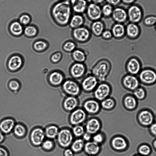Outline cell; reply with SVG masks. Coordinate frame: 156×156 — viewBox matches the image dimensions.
Wrapping results in <instances>:
<instances>
[{
    "label": "cell",
    "instance_id": "obj_1",
    "mask_svg": "<svg viewBox=\"0 0 156 156\" xmlns=\"http://www.w3.org/2000/svg\"><path fill=\"white\" fill-rule=\"evenodd\" d=\"M50 12L55 22L61 27L68 25L73 12L69 2L61 0L52 5Z\"/></svg>",
    "mask_w": 156,
    "mask_h": 156
},
{
    "label": "cell",
    "instance_id": "obj_2",
    "mask_svg": "<svg viewBox=\"0 0 156 156\" xmlns=\"http://www.w3.org/2000/svg\"><path fill=\"white\" fill-rule=\"evenodd\" d=\"M111 67V64L108 60L102 59L98 61L92 67L91 74L97 78L99 82L106 81Z\"/></svg>",
    "mask_w": 156,
    "mask_h": 156
},
{
    "label": "cell",
    "instance_id": "obj_3",
    "mask_svg": "<svg viewBox=\"0 0 156 156\" xmlns=\"http://www.w3.org/2000/svg\"><path fill=\"white\" fill-rule=\"evenodd\" d=\"M62 89L66 96L78 97L82 91L80 83L72 78L64 80L62 85Z\"/></svg>",
    "mask_w": 156,
    "mask_h": 156
},
{
    "label": "cell",
    "instance_id": "obj_4",
    "mask_svg": "<svg viewBox=\"0 0 156 156\" xmlns=\"http://www.w3.org/2000/svg\"><path fill=\"white\" fill-rule=\"evenodd\" d=\"M74 138L71 129L65 127L59 129L56 138L60 147L66 149L70 147Z\"/></svg>",
    "mask_w": 156,
    "mask_h": 156
},
{
    "label": "cell",
    "instance_id": "obj_5",
    "mask_svg": "<svg viewBox=\"0 0 156 156\" xmlns=\"http://www.w3.org/2000/svg\"><path fill=\"white\" fill-rule=\"evenodd\" d=\"M91 35L90 29L84 26L72 29L71 32L72 38L79 43H85L89 41Z\"/></svg>",
    "mask_w": 156,
    "mask_h": 156
},
{
    "label": "cell",
    "instance_id": "obj_6",
    "mask_svg": "<svg viewBox=\"0 0 156 156\" xmlns=\"http://www.w3.org/2000/svg\"><path fill=\"white\" fill-rule=\"evenodd\" d=\"M112 90V86L108 82H99L93 92L94 98L101 102L109 97Z\"/></svg>",
    "mask_w": 156,
    "mask_h": 156
},
{
    "label": "cell",
    "instance_id": "obj_7",
    "mask_svg": "<svg viewBox=\"0 0 156 156\" xmlns=\"http://www.w3.org/2000/svg\"><path fill=\"white\" fill-rule=\"evenodd\" d=\"M88 115L82 107H78L70 113L68 117L69 124L72 126L82 125L87 119Z\"/></svg>",
    "mask_w": 156,
    "mask_h": 156
},
{
    "label": "cell",
    "instance_id": "obj_8",
    "mask_svg": "<svg viewBox=\"0 0 156 156\" xmlns=\"http://www.w3.org/2000/svg\"><path fill=\"white\" fill-rule=\"evenodd\" d=\"M140 82L146 85H151L156 83V71L153 69L146 68L141 70L138 74Z\"/></svg>",
    "mask_w": 156,
    "mask_h": 156
},
{
    "label": "cell",
    "instance_id": "obj_9",
    "mask_svg": "<svg viewBox=\"0 0 156 156\" xmlns=\"http://www.w3.org/2000/svg\"><path fill=\"white\" fill-rule=\"evenodd\" d=\"M87 70V66L84 63L74 62L69 67V73L72 78L76 80L83 78Z\"/></svg>",
    "mask_w": 156,
    "mask_h": 156
},
{
    "label": "cell",
    "instance_id": "obj_10",
    "mask_svg": "<svg viewBox=\"0 0 156 156\" xmlns=\"http://www.w3.org/2000/svg\"><path fill=\"white\" fill-rule=\"evenodd\" d=\"M82 107L88 115H97L101 109L100 102L94 98L85 100L82 104Z\"/></svg>",
    "mask_w": 156,
    "mask_h": 156
},
{
    "label": "cell",
    "instance_id": "obj_11",
    "mask_svg": "<svg viewBox=\"0 0 156 156\" xmlns=\"http://www.w3.org/2000/svg\"><path fill=\"white\" fill-rule=\"evenodd\" d=\"M99 83L97 78L90 74L84 77L80 84L82 91L89 93L93 92Z\"/></svg>",
    "mask_w": 156,
    "mask_h": 156
},
{
    "label": "cell",
    "instance_id": "obj_12",
    "mask_svg": "<svg viewBox=\"0 0 156 156\" xmlns=\"http://www.w3.org/2000/svg\"><path fill=\"white\" fill-rule=\"evenodd\" d=\"M85 13L87 18L92 22L101 20L102 17L100 5L91 2L88 3Z\"/></svg>",
    "mask_w": 156,
    "mask_h": 156
},
{
    "label": "cell",
    "instance_id": "obj_13",
    "mask_svg": "<svg viewBox=\"0 0 156 156\" xmlns=\"http://www.w3.org/2000/svg\"><path fill=\"white\" fill-rule=\"evenodd\" d=\"M84 127L85 132L92 136L99 132L102 128V123L98 118L92 117L87 119Z\"/></svg>",
    "mask_w": 156,
    "mask_h": 156
},
{
    "label": "cell",
    "instance_id": "obj_14",
    "mask_svg": "<svg viewBox=\"0 0 156 156\" xmlns=\"http://www.w3.org/2000/svg\"><path fill=\"white\" fill-rule=\"evenodd\" d=\"M45 137L44 130L41 127H37L31 131L29 138L32 145L34 146L38 147L41 145Z\"/></svg>",
    "mask_w": 156,
    "mask_h": 156
},
{
    "label": "cell",
    "instance_id": "obj_15",
    "mask_svg": "<svg viewBox=\"0 0 156 156\" xmlns=\"http://www.w3.org/2000/svg\"><path fill=\"white\" fill-rule=\"evenodd\" d=\"M121 83L123 87L129 91H133L140 86L138 78L135 75L128 73L123 76Z\"/></svg>",
    "mask_w": 156,
    "mask_h": 156
},
{
    "label": "cell",
    "instance_id": "obj_16",
    "mask_svg": "<svg viewBox=\"0 0 156 156\" xmlns=\"http://www.w3.org/2000/svg\"><path fill=\"white\" fill-rule=\"evenodd\" d=\"M125 67L128 74L136 76L138 74L141 70V64L137 58L132 57L127 61Z\"/></svg>",
    "mask_w": 156,
    "mask_h": 156
},
{
    "label": "cell",
    "instance_id": "obj_17",
    "mask_svg": "<svg viewBox=\"0 0 156 156\" xmlns=\"http://www.w3.org/2000/svg\"><path fill=\"white\" fill-rule=\"evenodd\" d=\"M110 144L113 150L119 152L124 151L128 147V143L126 138L120 135H116L112 137Z\"/></svg>",
    "mask_w": 156,
    "mask_h": 156
},
{
    "label": "cell",
    "instance_id": "obj_18",
    "mask_svg": "<svg viewBox=\"0 0 156 156\" xmlns=\"http://www.w3.org/2000/svg\"><path fill=\"white\" fill-rule=\"evenodd\" d=\"M137 119L141 125L144 127H149L154 122V117L153 113L150 111L144 109L139 112Z\"/></svg>",
    "mask_w": 156,
    "mask_h": 156
},
{
    "label": "cell",
    "instance_id": "obj_19",
    "mask_svg": "<svg viewBox=\"0 0 156 156\" xmlns=\"http://www.w3.org/2000/svg\"><path fill=\"white\" fill-rule=\"evenodd\" d=\"M127 12L128 19L130 23H136L141 20L143 16L142 11L136 5H132L128 8Z\"/></svg>",
    "mask_w": 156,
    "mask_h": 156
},
{
    "label": "cell",
    "instance_id": "obj_20",
    "mask_svg": "<svg viewBox=\"0 0 156 156\" xmlns=\"http://www.w3.org/2000/svg\"><path fill=\"white\" fill-rule=\"evenodd\" d=\"M79 104L77 97L66 96L63 101L62 107L65 111L70 113L79 107Z\"/></svg>",
    "mask_w": 156,
    "mask_h": 156
},
{
    "label": "cell",
    "instance_id": "obj_21",
    "mask_svg": "<svg viewBox=\"0 0 156 156\" xmlns=\"http://www.w3.org/2000/svg\"><path fill=\"white\" fill-rule=\"evenodd\" d=\"M111 17L115 23L123 24L128 19L127 12L122 7H114Z\"/></svg>",
    "mask_w": 156,
    "mask_h": 156
},
{
    "label": "cell",
    "instance_id": "obj_22",
    "mask_svg": "<svg viewBox=\"0 0 156 156\" xmlns=\"http://www.w3.org/2000/svg\"><path fill=\"white\" fill-rule=\"evenodd\" d=\"M69 2L73 12L81 14L85 13L88 4L87 0H71Z\"/></svg>",
    "mask_w": 156,
    "mask_h": 156
},
{
    "label": "cell",
    "instance_id": "obj_23",
    "mask_svg": "<svg viewBox=\"0 0 156 156\" xmlns=\"http://www.w3.org/2000/svg\"><path fill=\"white\" fill-rule=\"evenodd\" d=\"M101 145L92 140L85 143L83 151L89 156H96L101 151Z\"/></svg>",
    "mask_w": 156,
    "mask_h": 156
},
{
    "label": "cell",
    "instance_id": "obj_24",
    "mask_svg": "<svg viewBox=\"0 0 156 156\" xmlns=\"http://www.w3.org/2000/svg\"><path fill=\"white\" fill-rule=\"evenodd\" d=\"M16 124L15 121L13 118H4L0 122V130L4 134H8L13 131Z\"/></svg>",
    "mask_w": 156,
    "mask_h": 156
},
{
    "label": "cell",
    "instance_id": "obj_25",
    "mask_svg": "<svg viewBox=\"0 0 156 156\" xmlns=\"http://www.w3.org/2000/svg\"><path fill=\"white\" fill-rule=\"evenodd\" d=\"M125 30L126 35L130 39H136L140 34V28L136 23H129L125 27Z\"/></svg>",
    "mask_w": 156,
    "mask_h": 156
},
{
    "label": "cell",
    "instance_id": "obj_26",
    "mask_svg": "<svg viewBox=\"0 0 156 156\" xmlns=\"http://www.w3.org/2000/svg\"><path fill=\"white\" fill-rule=\"evenodd\" d=\"M105 29V24L101 20L92 21L90 29L91 34L96 37H101Z\"/></svg>",
    "mask_w": 156,
    "mask_h": 156
},
{
    "label": "cell",
    "instance_id": "obj_27",
    "mask_svg": "<svg viewBox=\"0 0 156 156\" xmlns=\"http://www.w3.org/2000/svg\"><path fill=\"white\" fill-rule=\"evenodd\" d=\"M85 22V18L83 14L74 13L72 15L68 25L73 29L84 26Z\"/></svg>",
    "mask_w": 156,
    "mask_h": 156
},
{
    "label": "cell",
    "instance_id": "obj_28",
    "mask_svg": "<svg viewBox=\"0 0 156 156\" xmlns=\"http://www.w3.org/2000/svg\"><path fill=\"white\" fill-rule=\"evenodd\" d=\"M111 30L113 37L117 39H122L126 35L125 27L122 23H115L112 25Z\"/></svg>",
    "mask_w": 156,
    "mask_h": 156
},
{
    "label": "cell",
    "instance_id": "obj_29",
    "mask_svg": "<svg viewBox=\"0 0 156 156\" xmlns=\"http://www.w3.org/2000/svg\"><path fill=\"white\" fill-rule=\"evenodd\" d=\"M137 100L133 95L127 94L125 96L123 99V105L127 110H133L137 106Z\"/></svg>",
    "mask_w": 156,
    "mask_h": 156
},
{
    "label": "cell",
    "instance_id": "obj_30",
    "mask_svg": "<svg viewBox=\"0 0 156 156\" xmlns=\"http://www.w3.org/2000/svg\"><path fill=\"white\" fill-rule=\"evenodd\" d=\"M63 74L60 71H55L51 73L49 76V80L51 83L55 86L62 85L65 80Z\"/></svg>",
    "mask_w": 156,
    "mask_h": 156
},
{
    "label": "cell",
    "instance_id": "obj_31",
    "mask_svg": "<svg viewBox=\"0 0 156 156\" xmlns=\"http://www.w3.org/2000/svg\"><path fill=\"white\" fill-rule=\"evenodd\" d=\"M71 53V57L74 62L84 63L87 59L86 53L81 49L76 48Z\"/></svg>",
    "mask_w": 156,
    "mask_h": 156
},
{
    "label": "cell",
    "instance_id": "obj_32",
    "mask_svg": "<svg viewBox=\"0 0 156 156\" xmlns=\"http://www.w3.org/2000/svg\"><path fill=\"white\" fill-rule=\"evenodd\" d=\"M21 58L19 56L15 55L12 56L9 59L8 66L9 69L15 71L20 68L22 65Z\"/></svg>",
    "mask_w": 156,
    "mask_h": 156
},
{
    "label": "cell",
    "instance_id": "obj_33",
    "mask_svg": "<svg viewBox=\"0 0 156 156\" xmlns=\"http://www.w3.org/2000/svg\"><path fill=\"white\" fill-rule=\"evenodd\" d=\"M9 29L12 34L18 36L23 32V26L18 21L15 20L11 22L9 24Z\"/></svg>",
    "mask_w": 156,
    "mask_h": 156
},
{
    "label": "cell",
    "instance_id": "obj_34",
    "mask_svg": "<svg viewBox=\"0 0 156 156\" xmlns=\"http://www.w3.org/2000/svg\"><path fill=\"white\" fill-rule=\"evenodd\" d=\"M85 142L81 138L74 139L70 148L74 154H78L83 151Z\"/></svg>",
    "mask_w": 156,
    "mask_h": 156
},
{
    "label": "cell",
    "instance_id": "obj_35",
    "mask_svg": "<svg viewBox=\"0 0 156 156\" xmlns=\"http://www.w3.org/2000/svg\"><path fill=\"white\" fill-rule=\"evenodd\" d=\"M59 130L57 126L53 124L46 127L44 131L46 137L48 139L52 140L56 138Z\"/></svg>",
    "mask_w": 156,
    "mask_h": 156
},
{
    "label": "cell",
    "instance_id": "obj_36",
    "mask_svg": "<svg viewBox=\"0 0 156 156\" xmlns=\"http://www.w3.org/2000/svg\"><path fill=\"white\" fill-rule=\"evenodd\" d=\"M101 109L106 111H111L114 109L116 105L115 99L110 97L100 102Z\"/></svg>",
    "mask_w": 156,
    "mask_h": 156
},
{
    "label": "cell",
    "instance_id": "obj_37",
    "mask_svg": "<svg viewBox=\"0 0 156 156\" xmlns=\"http://www.w3.org/2000/svg\"><path fill=\"white\" fill-rule=\"evenodd\" d=\"M14 135L18 138L24 137L27 133V129L25 126L22 123L16 124L13 130Z\"/></svg>",
    "mask_w": 156,
    "mask_h": 156
},
{
    "label": "cell",
    "instance_id": "obj_38",
    "mask_svg": "<svg viewBox=\"0 0 156 156\" xmlns=\"http://www.w3.org/2000/svg\"><path fill=\"white\" fill-rule=\"evenodd\" d=\"M71 129L74 137L75 138H81L85 132L84 126L82 125L73 126Z\"/></svg>",
    "mask_w": 156,
    "mask_h": 156
},
{
    "label": "cell",
    "instance_id": "obj_39",
    "mask_svg": "<svg viewBox=\"0 0 156 156\" xmlns=\"http://www.w3.org/2000/svg\"><path fill=\"white\" fill-rule=\"evenodd\" d=\"M76 43L71 40L67 41L63 44L62 49L65 52L68 53H71L77 48Z\"/></svg>",
    "mask_w": 156,
    "mask_h": 156
},
{
    "label": "cell",
    "instance_id": "obj_40",
    "mask_svg": "<svg viewBox=\"0 0 156 156\" xmlns=\"http://www.w3.org/2000/svg\"><path fill=\"white\" fill-rule=\"evenodd\" d=\"M138 154L143 156H149L151 153V147L146 144H142L139 146L137 149Z\"/></svg>",
    "mask_w": 156,
    "mask_h": 156
},
{
    "label": "cell",
    "instance_id": "obj_41",
    "mask_svg": "<svg viewBox=\"0 0 156 156\" xmlns=\"http://www.w3.org/2000/svg\"><path fill=\"white\" fill-rule=\"evenodd\" d=\"M114 7L106 3L101 7L102 17L108 18L111 17Z\"/></svg>",
    "mask_w": 156,
    "mask_h": 156
},
{
    "label": "cell",
    "instance_id": "obj_42",
    "mask_svg": "<svg viewBox=\"0 0 156 156\" xmlns=\"http://www.w3.org/2000/svg\"><path fill=\"white\" fill-rule=\"evenodd\" d=\"M133 92V95L137 100H142L146 98V91L145 89L142 87L139 86Z\"/></svg>",
    "mask_w": 156,
    "mask_h": 156
},
{
    "label": "cell",
    "instance_id": "obj_43",
    "mask_svg": "<svg viewBox=\"0 0 156 156\" xmlns=\"http://www.w3.org/2000/svg\"><path fill=\"white\" fill-rule=\"evenodd\" d=\"M37 28L32 25H29L26 26L23 30V33L25 35L28 37H33L37 33Z\"/></svg>",
    "mask_w": 156,
    "mask_h": 156
},
{
    "label": "cell",
    "instance_id": "obj_44",
    "mask_svg": "<svg viewBox=\"0 0 156 156\" xmlns=\"http://www.w3.org/2000/svg\"><path fill=\"white\" fill-rule=\"evenodd\" d=\"M105 139V135L101 131L92 136V140L101 145L104 143Z\"/></svg>",
    "mask_w": 156,
    "mask_h": 156
},
{
    "label": "cell",
    "instance_id": "obj_45",
    "mask_svg": "<svg viewBox=\"0 0 156 156\" xmlns=\"http://www.w3.org/2000/svg\"><path fill=\"white\" fill-rule=\"evenodd\" d=\"M41 146L43 150L47 151H50L54 149L55 144L52 140L48 139L44 140Z\"/></svg>",
    "mask_w": 156,
    "mask_h": 156
},
{
    "label": "cell",
    "instance_id": "obj_46",
    "mask_svg": "<svg viewBox=\"0 0 156 156\" xmlns=\"http://www.w3.org/2000/svg\"><path fill=\"white\" fill-rule=\"evenodd\" d=\"M31 20L30 16L28 14L23 13L19 17L18 21L23 26L29 25Z\"/></svg>",
    "mask_w": 156,
    "mask_h": 156
},
{
    "label": "cell",
    "instance_id": "obj_47",
    "mask_svg": "<svg viewBox=\"0 0 156 156\" xmlns=\"http://www.w3.org/2000/svg\"><path fill=\"white\" fill-rule=\"evenodd\" d=\"M47 44L44 41H38L34 44V48L37 51H41L44 50L47 47Z\"/></svg>",
    "mask_w": 156,
    "mask_h": 156
},
{
    "label": "cell",
    "instance_id": "obj_48",
    "mask_svg": "<svg viewBox=\"0 0 156 156\" xmlns=\"http://www.w3.org/2000/svg\"><path fill=\"white\" fill-rule=\"evenodd\" d=\"M144 24L147 26H151L156 23V16H150L146 17L144 20Z\"/></svg>",
    "mask_w": 156,
    "mask_h": 156
},
{
    "label": "cell",
    "instance_id": "obj_49",
    "mask_svg": "<svg viewBox=\"0 0 156 156\" xmlns=\"http://www.w3.org/2000/svg\"><path fill=\"white\" fill-rule=\"evenodd\" d=\"M9 87L11 90L16 92L19 89L20 85L17 81L16 80H12L9 82Z\"/></svg>",
    "mask_w": 156,
    "mask_h": 156
},
{
    "label": "cell",
    "instance_id": "obj_50",
    "mask_svg": "<svg viewBox=\"0 0 156 156\" xmlns=\"http://www.w3.org/2000/svg\"><path fill=\"white\" fill-rule=\"evenodd\" d=\"M101 37L102 39L105 40H110L113 37L111 30L105 29L102 33Z\"/></svg>",
    "mask_w": 156,
    "mask_h": 156
},
{
    "label": "cell",
    "instance_id": "obj_51",
    "mask_svg": "<svg viewBox=\"0 0 156 156\" xmlns=\"http://www.w3.org/2000/svg\"><path fill=\"white\" fill-rule=\"evenodd\" d=\"M62 57V54L60 52H57L53 54L51 57V60L53 62H59Z\"/></svg>",
    "mask_w": 156,
    "mask_h": 156
},
{
    "label": "cell",
    "instance_id": "obj_52",
    "mask_svg": "<svg viewBox=\"0 0 156 156\" xmlns=\"http://www.w3.org/2000/svg\"><path fill=\"white\" fill-rule=\"evenodd\" d=\"M149 130L151 135L156 137V122H153L149 126Z\"/></svg>",
    "mask_w": 156,
    "mask_h": 156
},
{
    "label": "cell",
    "instance_id": "obj_53",
    "mask_svg": "<svg viewBox=\"0 0 156 156\" xmlns=\"http://www.w3.org/2000/svg\"><path fill=\"white\" fill-rule=\"evenodd\" d=\"M107 3L113 7L117 6L121 2V0H105Z\"/></svg>",
    "mask_w": 156,
    "mask_h": 156
},
{
    "label": "cell",
    "instance_id": "obj_54",
    "mask_svg": "<svg viewBox=\"0 0 156 156\" xmlns=\"http://www.w3.org/2000/svg\"><path fill=\"white\" fill-rule=\"evenodd\" d=\"M81 138L85 142H87L92 140V135L85 132Z\"/></svg>",
    "mask_w": 156,
    "mask_h": 156
},
{
    "label": "cell",
    "instance_id": "obj_55",
    "mask_svg": "<svg viewBox=\"0 0 156 156\" xmlns=\"http://www.w3.org/2000/svg\"><path fill=\"white\" fill-rule=\"evenodd\" d=\"M74 154L70 147L65 149L63 152L64 156H74Z\"/></svg>",
    "mask_w": 156,
    "mask_h": 156
},
{
    "label": "cell",
    "instance_id": "obj_56",
    "mask_svg": "<svg viewBox=\"0 0 156 156\" xmlns=\"http://www.w3.org/2000/svg\"><path fill=\"white\" fill-rule=\"evenodd\" d=\"M8 152L7 149L2 146L0 145V156H9Z\"/></svg>",
    "mask_w": 156,
    "mask_h": 156
},
{
    "label": "cell",
    "instance_id": "obj_57",
    "mask_svg": "<svg viewBox=\"0 0 156 156\" xmlns=\"http://www.w3.org/2000/svg\"><path fill=\"white\" fill-rule=\"evenodd\" d=\"M105 1V0H91V2L99 5L102 4Z\"/></svg>",
    "mask_w": 156,
    "mask_h": 156
},
{
    "label": "cell",
    "instance_id": "obj_58",
    "mask_svg": "<svg viewBox=\"0 0 156 156\" xmlns=\"http://www.w3.org/2000/svg\"><path fill=\"white\" fill-rule=\"evenodd\" d=\"M5 140V136L2 132L0 130V144L2 143Z\"/></svg>",
    "mask_w": 156,
    "mask_h": 156
},
{
    "label": "cell",
    "instance_id": "obj_59",
    "mask_svg": "<svg viewBox=\"0 0 156 156\" xmlns=\"http://www.w3.org/2000/svg\"><path fill=\"white\" fill-rule=\"evenodd\" d=\"M136 0H121V2L125 4H130L133 3Z\"/></svg>",
    "mask_w": 156,
    "mask_h": 156
},
{
    "label": "cell",
    "instance_id": "obj_60",
    "mask_svg": "<svg viewBox=\"0 0 156 156\" xmlns=\"http://www.w3.org/2000/svg\"><path fill=\"white\" fill-rule=\"evenodd\" d=\"M153 146L154 148L156 151V139L153 141Z\"/></svg>",
    "mask_w": 156,
    "mask_h": 156
},
{
    "label": "cell",
    "instance_id": "obj_61",
    "mask_svg": "<svg viewBox=\"0 0 156 156\" xmlns=\"http://www.w3.org/2000/svg\"><path fill=\"white\" fill-rule=\"evenodd\" d=\"M133 156H142V155H140L138 154H136L134 155H133Z\"/></svg>",
    "mask_w": 156,
    "mask_h": 156
},
{
    "label": "cell",
    "instance_id": "obj_62",
    "mask_svg": "<svg viewBox=\"0 0 156 156\" xmlns=\"http://www.w3.org/2000/svg\"><path fill=\"white\" fill-rule=\"evenodd\" d=\"M61 0L70 2L71 0Z\"/></svg>",
    "mask_w": 156,
    "mask_h": 156
},
{
    "label": "cell",
    "instance_id": "obj_63",
    "mask_svg": "<svg viewBox=\"0 0 156 156\" xmlns=\"http://www.w3.org/2000/svg\"><path fill=\"white\" fill-rule=\"evenodd\" d=\"M155 29L156 30V24H155Z\"/></svg>",
    "mask_w": 156,
    "mask_h": 156
}]
</instances>
